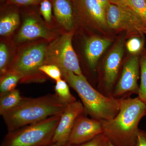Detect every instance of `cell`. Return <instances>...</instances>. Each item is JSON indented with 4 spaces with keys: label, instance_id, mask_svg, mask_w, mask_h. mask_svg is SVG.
I'll return each mask as SVG.
<instances>
[{
    "label": "cell",
    "instance_id": "6",
    "mask_svg": "<svg viewBox=\"0 0 146 146\" xmlns=\"http://www.w3.org/2000/svg\"><path fill=\"white\" fill-rule=\"evenodd\" d=\"M73 35V31L65 33L48 44L44 65H56L61 72L71 71L78 75H83L72 45Z\"/></svg>",
    "mask_w": 146,
    "mask_h": 146
},
{
    "label": "cell",
    "instance_id": "34",
    "mask_svg": "<svg viewBox=\"0 0 146 146\" xmlns=\"http://www.w3.org/2000/svg\"><path fill=\"white\" fill-rule=\"evenodd\" d=\"M1 1H3V0H1Z\"/></svg>",
    "mask_w": 146,
    "mask_h": 146
},
{
    "label": "cell",
    "instance_id": "9",
    "mask_svg": "<svg viewBox=\"0 0 146 146\" xmlns=\"http://www.w3.org/2000/svg\"><path fill=\"white\" fill-rule=\"evenodd\" d=\"M75 17L85 24L102 29L108 25L106 11L97 0H73Z\"/></svg>",
    "mask_w": 146,
    "mask_h": 146
},
{
    "label": "cell",
    "instance_id": "16",
    "mask_svg": "<svg viewBox=\"0 0 146 146\" xmlns=\"http://www.w3.org/2000/svg\"><path fill=\"white\" fill-rule=\"evenodd\" d=\"M20 22V16L16 11H10L3 15L0 20L1 36H8L13 33L18 27Z\"/></svg>",
    "mask_w": 146,
    "mask_h": 146
},
{
    "label": "cell",
    "instance_id": "19",
    "mask_svg": "<svg viewBox=\"0 0 146 146\" xmlns=\"http://www.w3.org/2000/svg\"><path fill=\"white\" fill-rule=\"evenodd\" d=\"M69 85L64 79L60 80L56 82L54 87L55 94L67 104H70L76 101L74 96L71 94Z\"/></svg>",
    "mask_w": 146,
    "mask_h": 146
},
{
    "label": "cell",
    "instance_id": "11",
    "mask_svg": "<svg viewBox=\"0 0 146 146\" xmlns=\"http://www.w3.org/2000/svg\"><path fill=\"white\" fill-rule=\"evenodd\" d=\"M55 36L52 30L47 26L35 12L31 11L25 17L16 40L18 43L40 38L52 41Z\"/></svg>",
    "mask_w": 146,
    "mask_h": 146
},
{
    "label": "cell",
    "instance_id": "14",
    "mask_svg": "<svg viewBox=\"0 0 146 146\" xmlns=\"http://www.w3.org/2000/svg\"><path fill=\"white\" fill-rule=\"evenodd\" d=\"M56 21L67 32L73 31L74 25V11L73 0H51Z\"/></svg>",
    "mask_w": 146,
    "mask_h": 146
},
{
    "label": "cell",
    "instance_id": "31",
    "mask_svg": "<svg viewBox=\"0 0 146 146\" xmlns=\"http://www.w3.org/2000/svg\"><path fill=\"white\" fill-rule=\"evenodd\" d=\"M63 144L60 143H54L48 146H64Z\"/></svg>",
    "mask_w": 146,
    "mask_h": 146
},
{
    "label": "cell",
    "instance_id": "23",
    "mask_svg": "<svg viewBox=\"0 0 146 146\" xmlns=\"http://www.w3.org/2000/svg\"><path fill=\"white\" fill-rule=\"evenodd\" d=\"M142 36H133L128 40L126 48L129 52L133 54H137L142 52L144 42Z\"/></svg>",
    "mask_w": 146,
    "mask_h": 146
},
{
    "label": "cell",
    "instance_id": "30",
    "mask_svg": "<svg viewBox=\"0 0 146 146\" xmlns=\"http://www.w3.org/2000/svg\"><path fill=\"white\" fill-rule=\"evenodd\" d=\"M97 1L106 11V10L110 5L111 4L109 0H97Z\"/></svg>",
    "mask_w": 146,
    "mask_h": 146
},
{
    "label": "cell",
    "instance_id": "13",
    "mask_svg": "<svg viewBox=\"0 0 146 146\" xmlns=\"http://www.w3.org/2000/svg\"><path fill=\"white\" fill-rule=\"evenodd\" d=\"M84 112L83 104L79 101L68 105L61 114L60 121L55 130L52 144L60 143L64 146L66 145L76 120Z\"/></svg>",
    "mask_w": 146,
    "mask_h": 146
},
{
    "label": "cell",
    "instance_id": "7",
    "mask_svg": "<svg viewBox=\"0 0 146 146\" xmlns=\"http://www.w3.org/2000/svg\"><path fill=\"white\" fill-rule=\"evenodd\" d=\"M108 25L112 29L125 31L128 35L142 36L146 29L141 18L128 7L110 4L106 10Z\"/></svg>",
    "mask_w": 146,
    "mask_h": 146
},
{
    "label": "cell",
    "instance_id": "22",
    "mask_svg": "<svg viewBox=\"0 0 146 146\" xmlns=\"http://www.w3.org/2000/svg\"><path fill=\"white\" fill-rule=\"evenodd\" d=\"M11 64L8 48L5 43L0 44V74L1 76L8 70Z\"/></svg>",
    "mask_w": 146,
    "mask_h": 146
},
{
    "label": "cell",
    "instance_id": "8",
    "mask_svg": "<svg viewBox=\"0 0 146 146\" xmlns=\"http://www.w3.org/2000/svg\"><path fill=\"white\" fill-rule=\"evenodd\" d=\"M140 68V58L138 56L133 55L125 61L119 79L112 92V97L121 99L128 98L133 94L138 95Z\"/></svg>",
    "mask_w": 146,
    "mask_h": 146
},
{
    "label": "cell",
    "instance_id": "24",
    "mask_svg": "<svg viewBox=\"0 0 146 146\" xmlns=\"http://www.w3.org/2000/svg\"><path fill=\"white\" fill-rule=\"evenodd\" d=\"M39 70L56 82L61 79L62 74L59 68L54 65H44L39 68Z\"/></svg>",
    "mask_w": 146,
    "mask_h": 146
},
{
    "label": "cell",
    "instance_id": "2",
    "mask_svg": "<svg viewBox=\"0 0 146 146\" xmlns=\"http://www.w3.org/2000/svg\"><path fill=\"white\" fill-rule=\"evenodd\" d=\"M68 105L55 93L38 98H23L19 104L2 117L8 131H12L60 115Z\"/></svg>",
    "mask_w": 146,
    "mask_h": 146
},
{
    "label": "cell",
    "instance_id": "29",
    "mask_svg": "<svg viewBox=\"0 0 146 146\" xmlns=\"http://www.w3.org/2000/svg\"><path fill=\"white\" fill-rule=\"evenodd\" d=\"M110 3L123 7H127V0H109Z\"/></svg>",
    "mask_w": 146,
    "mask_h": 146
},
{
    "label": "cell",
    "instance_id": "26",
    "mask_svg": "<svg viewBox=\"0 0 146 146\" xmlns=\"http://www.w3.org/2000/svg\"><path fill=\"white\" fill-rule=\"evenodd\" d=\"M108 141L103 133L84 143L76 145H66L64 146H108Z\"/></svg>",
    "mask_w": 146,
    "mask_h": 146
},
{
    "label": "cell",
    "instance_id": "27",
    "mask_svg": "<svg viewBox=\"0 0 146 146\" xmlns=\"http://www.w3.org/2000/svg\"><path fill=\"white\" fill-rule=\"evenodd\" d=\"M42 0H7V4H11L21 6L37 5Z\"/></svg>",
    "mask_w": 146,
    "mask_h": 146
},
{
    "label": "cell",
    "instance_id": "28",
    "mask_svg": "<svg viewBox=\"0 0 146 146\" xmlns=\"http://www.w3.org/2000/svg\"><path fill=\"white\" fill-rule=\"evenodd\" d=\"M136 146H146V131L141 129L138 131Z\"/></svg>",
    "mask_w": 146,
    "mask_h": 146
},
{
    "label": "cell",
    "instance_id": "15",
    "mask_svg": "<svg viewBox=\"0 0 146 146\" xmlns=\"http://www.w3.org/2000/svg\"><path fill=\"white\" fill-rule=\"evenodd\" d=\"M111 43L110 39L98 36H91L87 39L85 45V55L91 69H95L100 57Z\"/></svg>",
    "mask_w": 146,
    "mask_h": 146
},
{
    "label": "cell",
    "instance_id": "32",
    "mask_svg": "<svg viewBox=\"0 0 146 146\" xmlns=\"http://www.w3.org/2000/svg\"><path fill=\"white\" fill-rule=\"evenodd\" d=\"M108 146H115L113 145H112L111 143H110L109 141H108Z\"/></svg>",
    "mask_w": 146,
    "mask_h": 146
},
{
    "label": "cell",
    "instance_id": "12",
    "mask_svg": "<svg viewBox=\"0 0 146 146\" xmlns=\"http://www.w3.org/2000/svg\"><path fill=\"white\" fill-rule=\"evenodd\" d=\"M123 52V42L121 39L110 51L105 62L103 94L107 96L112 97L115 83L119 72Z\"/></svg>",
    "mask_w": 146,
    "mask_h": 146
},
{
    "label": "cell",
    "instance_id": "21",
    "mask_svg": "<svg viewBox=\"0 0 146 146\" xmlns=\"http://www.w3.org/2000/svg\"><path fill=\"white\" fill-rule=\"evenodd\" d=\"M127 6L141 18L146 27L145 0H127Z\"/></svg>",
    "mask_w": 146,
    "mask_h": 146
},
{
    "label": "cell",
    "instance_id": "20",
    "mask_svg": "<svg viewBox=\"0 0 146 146\" xmlns=\"http://www.w3.org/2000/svg\"><path fill=\"white\" fill-rule=\"evenodd\" d=\"M141 70V84L139 86L138 97L146 103V51H142V55L140 58Z\"/></svg>",
    "mask_w": 146,
    "mask_h": 146
},
{
    "label": "cell",
    "instance_id": "10",
    "mask_svg": "<svg viewBox=\"0 0 146 146\" xmlns=\"http://www.w3.org/2000/svg\"><path fill=\"white\" fill-rule=\"evenodd\" d=\"M86 115L84 112L77 118L66 145L84 143L103 133L102 121L90 119Z\"/></svg>",
    "mask_w": 146,
    "mask_h": 146
},
{
    "label": "cell",
    "instance_id": "4",
    "mask_svg": "<svg viewBox=\"0 0 146 146\" xmlns=\"http://www.w3.org/2000/svg\"><path fill=\"white\" fill-rule=\"evenodd\" d=\"M60 115L8 131L1 146H48L52 144Z\"/></svg>",
    "mask_w": 146,
    "mask_h": 146
},
{
    "label": "cell",
    "instance_id": "17",
    "mask_svg": "<svg viewBox=\"0 0 146 146\" xmlns=\"http://www.w3.org/2000/svg\"><path fill=\"white\" fill-rule=\"evenodd\" d=\"M21 76L15 71L8 70L1 76L0 96L16 89L21 80Z\"/></svg>",
    "mask_w": 146,
    "mask_h": 146
},
{
    "label": "cell",
    "instance_id": "25",
    "mask_svg": "<svg viewBox=\"0 0 146 146\" xmlns=\"http://www.w3.org/2000/svg\"><path fill=\"white\" fill-rule=\"evenodd\" d=\"M40 12L45 21L50 23L52 20V6L49 0H42L40 3Z\"/></svg>",
    "mask_w": 146,
    "mask_h": 146
},
{
    "label": "cell",
    "instance_id": "33",
    "mask_svg": "<svg viewBox=\"0 0 146 146\" xmlns=\"http://www.w3.org/2000/svg\"><path fill=\"white\" fill-rule=\"evenodd\" d=\"M145 34H146V29H145Z\"/></svg>",
    "mask_w": 146,
    "mask_h": 146
},
{
    "label": "cell",
    "instance_id": "1",
    "mask_svg": "<svg viewBox=\"0 0 146 146\" xmlns=\"http://www.w3.org/2000/svg\"><path fill=\"white\" fill-rule=\"evenodd\" d=\"M145 115L146 103L138 97L123 99L116 117L102 121L103 133L114 146H136L138 124Z\"/></svg>",
    "mask_w": 146,
    "mask_h": 146
},
{
    "label": "cell",
    "instance_id": "18",
    "mask_svg": "<svg viewBox=\"0 0 146 146\" xmlns=\"http://www.w3.org/2000/svg\"><path fill=\"white\" fill-rule=\"evenodd\" d=\"M23 98L17 89L0 96V115L2 116L6 112L16 107L21 102Z\"/></svg>",
    "mask_w": 146,
    "mask_h": 146
},
{
    "label": "cell",
    "instance_id": "35",
    "mask_svg": "<svg viewBox=\"0 0 146 146\" xmlns=\"http://www.w3.org/2000/svg\"><path fill=\"white\" fill-rule=\"evenodd\" d=\"M145 1H146V0H145Z\"/></svg>",
    "mask_w": 146,
    "mask_h": 146
},
{
    "label": "cell",
    "instance_id": "5",
    "mask_svg": "<svg viewBox=\"0 0 146 146\" xmlns=\"http://www.w3.org/2000/svg\"><path fill=\"white\" fill-rule=\"evenodd\" d=\"M48 44L37 42L21 48L11 63L8 70L15 71L21 76L20 83H42L48 76L39 70L44 65Z\"/></svg>",
    "mask_w": 146,
    "mask_h": 146
},
{
    "label": "cell",
    "instance_id": "3",
    "mask_svg": "<svg viewBox=\"0 0 146 146\" xmlns=\"http://www.w3.org/2000/svg\"><path fill=\"white\" fill-rule=\"evenodd\" d=\"M62 74L69 86L77 93L86 115L101 121L111 119L117 115L123 99L107 96L97 91L84 75H78L71 71L63 72Z\"/></svg>",
    "mask_w": 146,
    "mask_h": 146
}]
</instances>
